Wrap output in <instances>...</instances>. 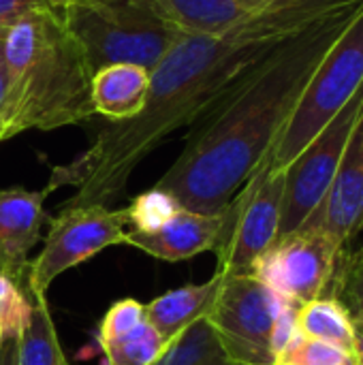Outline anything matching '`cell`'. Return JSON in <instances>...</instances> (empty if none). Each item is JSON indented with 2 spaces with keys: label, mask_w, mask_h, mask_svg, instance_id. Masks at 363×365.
I'll return each instance as SVG.
<instances>
[{
  "label": "cell",
  "mask_w": 363,
  "mask_h": 365,
  "mask_svg": "<svg viewBox=\"0 0 363 365\" xmlns=\"http://www.w3.org/2000/svg\"><path fill=\"white\" fill-rule=\"evenodd\" d=\"M287 299L252 274L220 276L218 295L205 314L235 365H274V334Z\"/></svg>",
  "instance_id": "cell-7"
},
{
  "label": "cell",
  "mask_w": 363,
  "mask_h": 365,
  "mask_svg": "<svg viewBox=\"0 0 363 365\" xmlns=\"http://www.w3.org/2000/svg\"><path fill=\"white\" fill-rule=\"evenodd\" d=\"M150 92V71L137 64H107L92 75L94 113L109 122H126L139 115Z\"/></svg>",
  "instance_id": "cell-15"
},
{
  "label": "cell",
  "mask_w": 363,
  "mask_h": 365,
  "mask_svg": "<svg viewBox=\"0 0 363 365\" xmlns=\"http://www.w3.org/2000/svg\"><path fill=\"white\" fill-rule=\"evenodd\" d=\"M26 291L32 299V314L19 338V365H68L45 293Z\"/></svg>",
  "instance_id": "cell-19"
},
{
  "label": "cell",
  "mask_w": 363,
  "mask_h": 365,
  "mask_svg": "<svg viewBox=\"0 0 363 365\" xmlns=\"http://www.w3.org/2000/svg\"><path fill=\"white\" fill-rule=\"evenodd\" d=\"M363 115V88L351 103L285 167L278 237L297 231L325 199L347 145Z\"/></svg>",
  "instance_id": "cell-8"
},
{
  "label": "cell",
  "mask_w": 363,
  "mask_h": 365,
  "mask_svg": "<svg viewBox=\"0 0 363 365\" xmlns=\"http://www.w3.org/2000/svg\"><path fill=\"white\" fill-rule=\"evenodd\" d=\"M6 62L11 115L4 139L26 130H56L92 120L88 53L66 21L36 11L9 28Z\"/></svg>",
  "instance_id": "cell-3"
},
{
  "label": "cell",
  "mask_w": 363,
  "mask_h": 365,
  "mask_svg": "<svg viewBox=\"0 0 363 365\" xmlns=\"http://www.w3.org/2000/svg\"><path fill=\"white\" fill-rule=\"evenodd\" d=\"M332 287L338 289L332 297L340 299L353 317L363 314V246L340 255Z\"/></svg>",
  "instance_id": "cell-23"
},
{
  "label": "cell",
  "mask_w": 363,
  "mask_h": 365,
  "mask_svg": "<svg viewBox=\"0 0 363 365\" xmlns=\"http://www.w3.org/2000/svg\"><path fill=\"white\" fill-rule=\"evenodd\" d=\"M363 4L342 9L274 47L197 124L154 188L180 207L218 214L270 156L315 68Z\"/></svg>",
  "instance_id": "cell-2"
},
{
  "label": "cell",
  "mask_w": 363,
  "mask_h": 365,
  "mask_svg": "<svg viewBox=\"0 0 363 365\" xmlns=\"http://www.w3.org/2000/svg\"><path fill=\"white\" fill-rule=\"evenodd\" d=\"M297 331L342 349H355V319L344 304L332 295L317 297L297 310Z\"/></svg>",
  "instance_id": "cell-18"
},
{
  "label": "cell",
  "mask_w": 363,
  "mask_h": 365,
  "mask_svg": "<svg viewBox=\"0 0 363 365\" xmlns=\"http://www.w3.org/2000/svg\"><path fill=\"white\" fill-rule=\"evenodd\" d=\"M32 314V299L26 284L0 274V342L19 340Z\"/></svg>",
  "instance_id": "cell-22"
},
{
  "label": "cell",
  "mask_w": 363,
  "mask_h": 365,
  "mask_svg": "<svg viewBox=\"0 0 363 365\" xmlns=\"http://www.w3.org/2000/svg\"><path fill=\"white\" fill-rule=\"evenodd\" d=\"M86 0H45V4H47V9L58 17V19H66V15L73 11V9H77L79 4H83Z\"/></svg>",
  "instance_id": "cell-28"
},
{
  "label": "cell",
  "mask_w": 363,
  "mask_h": 365,
  "mask_svg": "<svg viewBox=\"0 0 363 365\" xmlns=\"http://www.w3.org/2000/svg\"><path fill=\"white\" fill-rule=\"evenodd\" d=\"M154 9L178 30L186 34H218L250 13L261 9L267 0H150Z\"/></svg>",
  "instance_id": "cell-16"
},
{
  "label": "cell",
  "mask_w": 363,
  "mask_h": 365,
  "mask_svg": "<svg viewBox=\"0 0 363 365\" xmlns=\"http://www.w3.org/2000/svg\"><path fill=\"white\" fill-rule=\"evenodd\" d=\"M340 255V246L327 233L300 227L278 237L252 263L250 274L282 299L304 306L327 295Z\"/></svg>",
  "instance_id": "cell-10"
},
{
  "label": "cell",
  "mask_w": 363,
  "mask_h": 365,
  "mask_svg": "<svg viewBox=\"0 0 363 365\" xmlns=\"http://www.w3.org/2000/svg\"><path fill=\"white\" fill-rule=\"evenodd\" d=\"M353 319H355V323H359L363 327V314H357V317H353Z\"/></svg>",
  "instance_id": "cell-30"
},
{
  "label": "cell",
  "mask_w": 363,
  "mask_h": 365,
  "mask_svg": "<svg viewBox=\"0 0 363 365\" xmlns=\"http://www.w3.org/2000/svg\"><path fill=\"white\" fill-rule=\"evenodd\" d=\"M154 365H235L220 340L216 338L208 319L184 329Z\"/></svg>",
  "instance_id": "cell-20"
},
{
  "label": "cell",
  "mask_w": 363,
  "mask_h": 365,
  "mask_svg": "<svg viewBox=\"0 0 363 365\" xmlns=\"http://www.w3.org/2000/svg\"><path fill=\"white\" fill-rule=\"evenodd\" d=\"M274 365H359L355 349L334 346L321 340L302 336L300 331L293 340L278 353Z\"/></svg>",
  "instance_id": "cell-21"
},
{
  "label": "cell",
  "mask_w": 363,
  "mask_h": 365,
  "mask_svg": "<svg viewBox=\"0 0 363 365\" xmlns=\"http://www.w3.org/2000/svg\"><path fill=\"white\" fill-rule=\"evenodd\" d=\"M223 214H201L180 207L165 225L154 231H133L124 235V244L154 259L178 263L214 248L220 231Z\"/></svg>",
  "instance_id": "cell-14"
},
{
  "label": "cell",
  "mask_w": 363,
  "mask_h": 365,
  "mask_svg": "<svg viewBox=\"0 0 363 365\" xmlns=\"http://www.w3.org/2000/svg\"><path fill=\"white\" fill-rule=\"evenodd\" d=\"M355 4L363 0H267L225 32H184L150 71L143 111L126 122H109L83 154L53 167L47 192L73 186L75 195L64 207H107L156 148L210 113L274 47Z\"/></svg>",
  "instance_id": "cell-1"
},
{
  "label": "cell",
  "mask_w": 363,
  "mask_h": 365,
  "mask_svg": "<svg viewBox=\"0 0 363 365\" xmlns=\"http://www.w3.org/2000/svg\"><path fill=\"white\" fill-rule=\"evenodd\" d=\"M6 32L0 28V143L6 141V126L11 115V77H9V62H6Z\"/></svg>",
  "instance_id": "cell-25"
},
{
  "label": "cell",
  "mask_w": 363,
  "mask_h": 365,
  "mask_svg": "<svg viewBox=\"0 0 363 365\" xmlns=\"http://www.w3.org/2000/svg\"><path fill=\"white\" fill-rule=\"evenodd\" d=\"M128 231L126 210L109 207H62L49 218L45 246L28 263L24 284L30 291L47 293L51 282L64 272L81 265L109 246L124 244Z\"/></svg>",
  "instance_id": "cell-9"
},
{
  "label": "cell",
  "mask_w": 363,
  "mask_h": 365,
  "mask_svg": "<svg viewBox=\"0 0 363 365\" xmlns=\"http://www.w3.org/2000/svg\"><path fill=\"white\" fill-rule=\"evenodd\" d=\"M0 365H19V340H2L0 342Z\"/></svg>",
  "instance_id": "cell-27"
},
{
  "label": "cell",
  "mask_w": 363,
  "mask_h": 365,
  "mask_svg": "<svg viewBox=\"0 0 363 365\" xmlns=\"http://www.w3.org/2000/svg\"><path fill=\"white\" fill-rule=\"evenodd\" d=\"M363 88V6L327 49L282 126L270 156L285 169Z\"/></svg>",
  "instance_id": "cell-5"
},
{
  "label": "cell",
  "mask_w": 363,
  "mask_h": 365,
  "mask_svg": "<svg viewBox=\"0 0 363 365\" xmlns=\"http://www.w3.org/2000/svg\"><path fill=\"white\" fill-rule=\"evenodd\" d=\"M96 344L105 365H154L169 342L156 331L145 314V304L137 299L116 302L96 329Z\"/></svg>",
  "instance_id": "cell-12"
},
{
  "label": "cell",
  "mask_w": 363,
  "mask_h": 365,
  "mask_svg": "<svg viewBox=\"0 0 363 365\" xmlns=\"http://www.w3.org/2000/svg\"><path fill=\"white\" fill-rule=\"evenodd\" d=\"M220 289V274L203 284H186L145 304V314L156 331L171 344L193 323L205 319Z\"/></svg>",
  "instance_id": "cell-17"
},
{
  "label": "cell",
  "mask_w": 363,
  "mask_h": 365,
  "mask_svg": "<svg viewBox=\"0 0 363 365\" xmlns=\"http://www.w3.org/2000/svg\"><path fill=\"white\" fill-rule=\"evenodd\" d=\"M43 190H26L21 186L0 190V274L24 282L28 255L41 237L47 218Z\"/></svg>",
  "instance_id": "cell-13"
},
{
  "label": "cell",
  "mask_w": 363,
  "mask_h": 365,
  "mask_svg": "<svg viewBox=\"0 0 363 365\" xmlns=\"http://www.w3.org/2000/svg\"><path fill=\"white\" fill-rule=\"evenodd\" d=\"M92 68L137 64L152 71L184 34L150 0H86L66 15Z\"/></svg>",
  "instance_id": "cell-4"
},
{
  "label": "cell",
  "mask_w": 363,
  "mask_h": 365,
  "mask_svg": "<svg viewBox=\"0 0 363 365\" xmlns=\"http://www.w3.org/2000/svg\"><path fill=\"white\" fill-rule=\"evenodd\" d=\"M282 192L285 169H274L263 160L220 212V231L212 248L218 263L216 274H250L252 263L278 240Z\"/></svg>",
  "instance_id": "cell-6"
},
{
  "label": "cell",
  "mask_w": 363,
  "mask_h": 365,
  "mask_svg": "<svg viewBox=\"0 0 363 365\" xmlns=\"http://www.w3.org/2000/svg\"><path fill=\"white\" fill-rule=\"evenodd\" d=\"M302 227L321 229L342 252L363 233V115L325 199Z\"/></svg>",
  "instance_id": "cell-11"
},
{
  "label": "cell",
  "mask_w": 363,
  "mask_h": 365,
  "mask_svg": "<svg viewBox=\"0 0 363 365\" xmlns=\"http://www.w3.org/2000/svg\"><path fill=\"white\" fill-rule=\"evenodd\" d=\"M36 11H49L45 0H0V28L9 30Z\"/></svg>",
  "instance_id": "cell-26"
},
{
  "label": "cell",
  "mask_w": 363,
  "mask_h": 365,
  "mask_svg": "<svg viewBox=\"0 0 363 365\" xmlns=\"http://www.w3.org/2000/svg\"><path fill=\"white\" fill-rule=\"evenodd\" d=\"M355 355H357V364L363 365V327L359 323H355Z\"/></svg>",
  "instance_id": "cell-29"
},
{
  "label": "cell",
  "mask_w": 363,
  "mask_h": 365,
  "mask_svg": "<svg viewBox=\"0 0 363 365\" xmlns=\"http://www.w3.org/2000/svg\"><path fill=\"white\" fill-rule=\"evenodd\" d=\"M180 210L178 201L169 197L167 192L152 188L143 195H139L128 207V229L133 231H154L160 225H165L175 212Z\"/></svg>",
  "instance_id": "cell-24"
}]
</instances>
